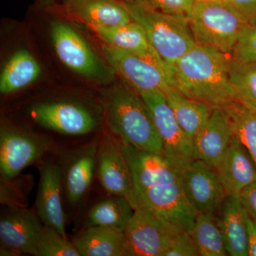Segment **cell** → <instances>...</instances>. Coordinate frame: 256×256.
<instances>
[{
    "mask_svg": "<svg viewBox=\"0 0 256 256\" xmlns=\"http://www.w3.org/2000/svg\"><path fill=\"white\" fill-rule=\"evenodd\" d=\"M107 44L139 56L162 66H169L162 60L151 44L142 26L132 21L114 26H90Z\"/></svg>",
    "mask_w": 256,
    "mask_h": 256,
    "instance_id": "cell-21",
    "label": "cell"
},
{
    "mask_svg": "<svg viewBox=\"0 0 256 256\" xmlns=\"http://www.w3.org/2000/svg\"><path fill=\"white\" fill-rule=\"evenodd\" d=\"M62 10L70 18L90 26H114L132 22L121 0H70Z\"/></svg>",
    "mask_w": 256,
    "mask_h": 256,
    "instance_id": "cell-19",
    "label": "cell"
},
{
    "mask_svg": "<svg viewBox=\"0 0 256 256\" xmlns=\"http://www.w3.org/2000/svg\"><path fill=\"white\" fill-rule=\"evenodd\" d=\"M183 169L164 154L142 162L131 174L134 208H144L176 230L190 232L197 214L184 192Z\"/></svg>",
    "mask_w": 256,
    "mask_h": 256,
    "instance_id": "cell-1",
    "label": "cell"
},
{
    "mask_svg": "<svg viewBox=\"0 0 256 256\" xmlns=\"http://www.w3.org/2000/svg\"><path fill=\"white\" fill-rule=\"evenodd\" d=\"M101 108L109 131L121 142L164 154L149 108L142 96L127 84H116L106 89L101 98Z\"/></svg>",
    "mask_w": 256,
    "mask_h": 256,
    "instance_id": "cell-3",
    "label": "cell"
},
{
    "mask_svg": "<svg viewBox=\"0 0 256 256\" xmlns=\"http://www.w3.org/2000/svg\"><path fill=\"white\" fill-rule=\"evenodd\" d=\"M228 114L234 136L245 146L256 165V112L234 100L223 107Z\"/></svg>",
    "mask_w": 256,
    "mask_h": 256,
    "instance_id": "cell-27",
    "label": "cell"
},
{
    "mask_svg": "<svg viewBox=\"0 0 256 256\" xmlns=\"http://www.w3.org/2000/svg\"><path fill=\"white\" fill-rule=\"evenodd\" d=\"M150 110L163 152L184 168L194 158L193 140L184 132L166 100L164 92L150 90L140 94Z\"/></svg>",
    "mask_w": 256,
    "mask_h": 256,
    "instance_id": "cell-9",
    "label": "cell"
},
{
    "mask_svg": "<svg viewBox=\"0 0 256 256\" xmlns=\"http://www.w3.org/2000/svg\"><path fill=\"white\" fill-rule=\"evenodd\" d=\"M195 2H214V1H226V0H194Z\"/></svg>",
    "mask_w": 256,
    "mask_h": 256,
    "instance_id": "cell-37",
    "label": "cell"
},
{
    "mask_svg": "<svg viewBox=\"0 0 256 256\" xmlns=\"http://www.w3.org/2000/svg\"><path fill=\"white\" fill-rule=\"evenodd\" d=\"M227 195L238 196L256 182V165L245 146L234 136L214 168Z\"/></svg>",
    "mask_w": 256,
    "mask_h": 256,
    "instance_id": "cell-18",
    "label": "cell"
},
{
    "mask_svg": "<svg viewBox=\"0 0 256 256\" xmlns=\"http://www.w3.org/2000/svg\"><path fill=\"white\" fill-rule=\"evenodd\" d=\"M44 224L35 208L8 206L0 217L1 247L36 256V247Z\"/></svg>",
    "mask_w": 256,
    "mask_h": 256,
    "instance_id": "cell-15",
    "label": "cell"
},
{
    "mask_svg": "<svg viewBox=\"0 0 256 256\" xmlns=\"http://www.w3.org/2000/svg\"><path fill=\"white\" fill-rule=\"evenodd\" d=\"M239 198L248 215L256 224V182L244 188Z\"/></svg>",
    "mask_w": 256,
    "mask_h": 256,
    "instance_id": "cell-35",
    "label": "cell"
},
{
    "mask_svg": "<svg viewBox=\"0 0 256 256\" xmlns=\"http://www.w3.org/2000/svg\"><path fill=\"white\" fill-rule=\"evenodd\" d=\"M178 232L149 210L136 207L124 234L131 256H164Z\"/></svg>",
    "mask_w": 256,
    "mask_h": 256,
    "instance_id": "cell-11",
    "label": "cell"
},
{
    "mask_svg": "<svg viewBox=\"0 0 256 256\" xmlns=\"http://www.w3.org/2000/svg\"><path fill=\"white\" fill-rule=\"evenodd\" d=\"M188 18L196 45L226 54H232L239 38L250 26L226 1L195 2Z\"/></svg>",
    "mask_w": 256,
    "mask_h": 256,
    "instance_id": "cell-5",
    "label": "cell"
},
{
    "mask_svg": "<svg viewBox=\"0 0 256 256\" xmlns=\"http://www.w3.org/2000/svg\"><path fill=\"white\" fill-rule=\"evenodd\" d=\"M196 244L188 230H180L175 235L164 256H198Z\"/></svg>",
    "mask_w": 256,
    "mask_h": 256,
    "instance_id": "cell-32",
    "label": "cell"
},
{
    "mask_svg": "<svg viewBox=\"0 0 256 256\" xmlns=\"http://www.w3.org/2000/svg\"><path fill=\"white\" fill-rule=\"evenodd\" d=\"M230 57L240 63H256V25L249 26L240 36Z\"/></svg>",
    "mask_w": 256,
    "mask_h": 256,
    "instance_id": "cell-31",
    "label": "cell"
},
{
    "mask_svg": "<svg viewBox=\"0 0 256 256\" xmlns=\"http://www.w3.org/2000/svg\"><path fill=\"white\" fill-rule=\"evenodd\" d=\"M246 20L250 26L256 25V0H226Z\"/></svg>",
    "mask_w": 256,
    "mask_h": 256,
    "instance_id": "cell-34",
    "label": "cell"
},
{
    "mask_svg": "<svg viewBox=\"0 0 256 256\" xmlns=\"http://www.w3.org/2000/svg\"><path fill=\"white\" fill-rule=\"evenodd\" d=\"M228 255L248 256L247 212L238 196H227L215 212Z\"/></svg>",
    "mask_w": 256,
    "mask_h": 256,
    "instance_id": "cell-20",
    "label": "cell"
},
{
    "mask_svg": "<svg viewBox=\"0 0 256 256\" xmlns=\"http://www.w3.org/2000/svg\"><path fill=\"white\" fill-rule=\"evenodd\" d=\"M80 256H131L124 232L90 226L72 239Z\"/></svg>",
    "mask_w": 256,
    "mask_h": 256,
    "instance_id": "cell-22",
    "label": "cell"
},
{
    "mask_svg": "<svg viewBox=\"0 0 256 256\" xmlns=\"http://www.w3.org/2000/svg\"><path fill=\"white\" fill-rule=\"evenodd\" d=\"M99 138L69 151L60 165L64 196L69 206L76 208L90 191L96 174Z\"/></svg>",
    "mask_w": 256,
    "mask_h": 256,
    "instance_id": "cell-13",
    "label": "cell"
},
{
    "mask_svg": "<svg viewBox=\"0 0 256 256\" xmlns=\"http://www.w3.org/2000/svg\"><path fill=\"white\" fill-rule=\"evenodd\" d=\"M30 118L50 130L66 136H84L94 132L98 120L92 111L78 102L52 101L30 108Z\"/></svg>",
    "mask_w": 256,
    "mask_h": 256,
    "instance_id": "cell-10",
    "label": "cell"
},
{
    "mask_svg": "<svg viewBox=\"0 0 256 256\" xmlns=\"http://www.w3.org/2000/svg\"><path fill=\"white\" fill-rule=\"evenodd\" d=\"M134 208L127 198L117 195L97 202L88 212L86 224L111 227L124 232L132 218Z\"/></svg>",
    "mask_w": 256,
    "mask_h": 256,
    "instance_id": "cell-25",
    "label": "cell"
},
{
    "mask_svg": "<svg viewBox=\"0 0 256 256\" xmlns=\"http://www.w3.org/2000/svg\"><path fill=\"white\" fill-rule=\"evenodd\" d=\"M121 1H122V2H127V1H129V0H121Z\"/></svg>",
    "mask_w": 256,
    "mask_h": 256,
    "instance_id": "cell-40",
    "label": "cell"
},
{
    "mask_svg": "<svg viewBox=\"0 0 256 256\" xmlns=\"http://www.w3.org/2000/svg\"><path fill=\"white\" fill-rule=\"evenodd\" d=\"M234 137L228 114L222 107H215L210 118L193 139L194 158L215 168Z\"/></svg>",
    "mask_w": 256,
    "mask_h": 256,
    "instance_id": "cell-17",
    "label": "cell"
},
{
    "mask_svg": "<svg viewBox=\"0 0 256 256\" xmlns=\"http://www.w3.org/2000/svg\"><path fill=\"white\" fill-rule=\"evenodd\" d=\"M96 174L101 186L108 194L127 198L134 208L129 164L122 143L110 132L105 133L99 138Z\"/></svg>",
    "mask_w": 256,
    "mask_h": 256,
    "instance_id": "cell-12",
    "label": "cell"
},
{
    "mask_svg": "<svg viewBox=\"0 0 256 256\" xmlns=\"http://www.w3.org/2000/svg\"><path fill=\"white\" fill-rule=\"evenodd\" d=\"M153 9L168 14L188 15L194 4V0H143Z\"/></svg>",
    "mask_w": 256,
    "mask_h": 256,
    "instance_id": "cell-33",
    "label": "cell"
},
{
    "mask_svg": "<svg viewBox=\"0 0 256 256\" xmlns=\"http://www.w3.org/2000/svg\"><path fill=\"white\" fill-rule=\"evenodd\" d=\"M133 21L139 24L162 60L172 66L196 45L188 15L153 9L143 0L124 2Z\"/></svg>",
    "mask_w": 256,
    "mask_h": 256,
    "instance_id": "cell-4",
    "label": "cell"
},
{
    "mask_svg": "<svg viewBox=\"0 0 256 256\" xmlns=\"http://www.w3.org/2000/svg\"><path fill=\"white\" fill-rule=\"evenodd\" d=\"M229 76L235 100L256 112V63H240L230 57Z\"/></svg>",
    "mask_w": 256,
    "mask_h": 256,
    "instance_id": "cell-28",
    "label": "cell"
},
{
    "mask_svg": "<svg viewBox=\"0 0 256 256\" xmlns=\"http://www.w3.org/2000/svg\"><path fill=\"white\" fill-rule=\"evenodd\" d=\"M102 52L114 73L138 94L150 90L164 92L172 88L170 66L160 65L107 44L102 46Z\"/></svg>",
    "mask_w": 256,
    "mask_h": 256,
    "instance_id": "cell-7",
    "label": "cell"
},
{
    "mask_svg": "<svg viewBox=\"0 0 256 256\" xmlns=\"http://www.w3.org/2000/svg\"><path fill=\"white\" fill-rule=\"evenodd\" d=\"M32 181L26 176L20 178V174L12 178L1 176V204L6 206H26Z\"/></svg>",
    "mask_w": 256,
    "mask_h": 256,
    "instance_id": "cell-30",
    "label": "cell"
},
{
    "mask_svg": "<svg viewBox=\"0 0 256 256\" xmlns=\"http://www.w3.org/2000/svg\"><path fill=\"white\" fill-rule=\"evenodd\" d=\"M50 37L58 60L74 73L102 84L114 78L112 68L106 66L85 38L66 22H52Z\"/></svg>",
    "mask_w": 256,
    "mask_h": 256,
    "instance_id": "cell-6",
    "label": "cell"
},
{
    "mask_svg": "<svg viewBox=\"0 0 256 256\" xmlns=\"http://www.w3.org/2000/svg\"><path fill=\"white\" fill-rule=\"evenodd\" d=\"M36 256H80L74 242L56 229L45 225L36 247Z\"/></svg>",
    "mask_w": 256,
    "mask_h": 256,
    "instance_id": "cell-29",
    "label": "cell"
},
{
    "mask_svg": "<svg viewBox=\"0 0 256 256\" xmlns=\"http://www.w3.org/2000/svg\"><path fill=\"white\" fill-rule=\"evenodd\" d=\"M190 234L200 256L228 255L215 213L198 214Z\"/></svg>",
    "mask_w": 256,
    "mask_h": 256,
    "instance_id": "cell-26",
    "label": "cell"
},
{
    "mask_svg": "<svg viewBox=\"0 0 256 256\" xmlns=\"http://www.w3.org/2000/svg\"><path fill=\"white\" fill-rule=\"evenodd\" d=\"M40 174L35 210L45 225L50 226L66 236L60 165L53 162H46L40 165Z\"/></svg>",
    "mask_w": 256,
    "mask_h": 256,
    "instance_id": "cell-16",
    "label": "cell"
},
{
    "mask_svg": "<svg viewBox=\"0 0 256 256\" xmlns=\"http://www.w3.org/2000/svg\"><path fill=\"white\" fill-rule=\"evenodd\" d=\"M247 226L248 256H256V224L248 215L247 216Z\"/></svg>",
    "mask_w": 256,
    "mask_h": 256,
    "instance_id": "cell-36",
    "label": "cell"
},
{
    "mask_svg": "<svg viewBox=\"0 0 256 256\" xmlns=\"http://www.w3.org/2000/svg\"><path fill=\"white\" fill-rule=\"evenodd\" d=\"M178 124L192 140L210 118L214 107L194 100L169 88L164 92Z\"/></svg>",
    "mask_w": 256,
    "mask_h": 256,
    "instance_id": "cell-24",
    "label": "cell"
},
{
    "mask_svg": "<svg viewBox=\"0 0 256 256\" xmlns=\"http://www.w3.org/2000/svg\"><path fill=\"white\" fill-rule=\"evenodd\" d=\"M68 1H70V0H64V4H65V3L68 2Z\"/></svg>",
    "mask_w": 256,
    "mask_h": 256,
    "instance_id": "cell-39",
    "label": "cell"
},
{
    "mask_svg": "<svg viewBox=\"0 0 256 256\" xmlns=\"http://www.w3.org/2000/svg\"><path fill=\"white\" fill-rule=\"evenodd\" d=\"M46 136L9 126L0 130V172L2 178L18 176L25 168L43 158L50 148Z\"/></svg>",
    "mask_w": 256,
    "mask_h": 256,
    "instance_id": "cell-8",
    "label": "cell"
},
{
    "mask_svg": "<svg viewBox=\"0 0 256 256\" xmlns=\"http://www.w3.org/2000/svg\"><path fill=\"white\" fill-rule=\"evenodd\" d=\"M184 192L196 214L215 213L228 196L213 166L194 159L183 169Z\"/></svg>",
    "mask_w": 256,
    "mask_h": 256,
    "instance_id": "cell-14",
    "label": "cell"
},
{
    "mask_svg": "<svg viewBox=\"0 0 256 256\" xmlns=\"http://www.w3.org/2000/svg\"><path fill=\"white\" fill-rule=\"evenodd\" d=\"M230 63L228 54L196 44L170 66L172 88L190 98L223 108L235 100Z\"/></svg>",
    "mask_w": 256,
    "mask_h": 256,
    "instance_id": "cell-2",
    "label": "cell"
},
{
    "mask_svg": "<svg viewBox=\"0 0 256 256\" xmlns=\"http://www.w3.org/2000/svg\"><path fill=\"white\" fill-rule=\"evenodd\" d=\"M41 2L54 1V0H40Z\"/></svg>",
    "mask_w": 256,
    "mask_h": 256,
    "instance_id": "cell-38",
    "label": "cell"
},
{
    "mask_svg": "<svg viewBox=\"0 0 256 256\" xmlns=\"http://www.w3.org/2000/svg\"><path fill=\"white\" fill-rule=\"evenodd\" d=\"M42 69L31 52L20 48L4 64L0 76V92L4 95L26 88L38 80Z\"/></svg>",
    "mask_w": 256,
    "mask_h": 256,
    "instance_id": "cell-23",
    "label": "cell"
}]
</instances>
